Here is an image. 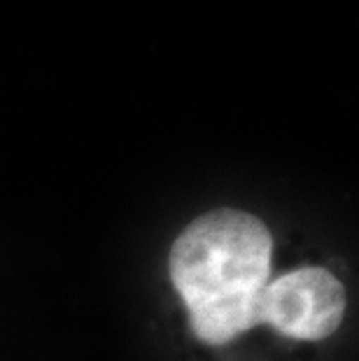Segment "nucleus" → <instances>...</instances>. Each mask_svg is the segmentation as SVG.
<instances>
[{"label": "nucleus", "mask_w": 359, "mask_h": 361, "mask_svg": "<svg viewBox=\"0 0 359 361\" xmlns=\"http://www.w3.org/2000/svg\"><path fill=\"white\" fill-rule=\"evenodd\" d=\"M271 261L269 226L245 210L205 212L175 238L168 275L198 341L226 345L262 324L259 301L271 282Z\"/></svg>", "instance_id": "obj_1"}, {"label": "nucleus", "mask_w": 359, "mask_h": 361, "mask_svg": "<svg viewBox=\"0 0 359 361\" xmlns=\"http://www.w3.org/2000/svg\"><path fill=\"white\" fill-rule=\"evenodd\" d=\"M346 287L320 266H303L266 284L259 301V322L296 341H324L346 314Z\"/></svg>", "instance_id": "obj_2"}]
</instances>
